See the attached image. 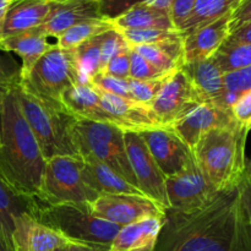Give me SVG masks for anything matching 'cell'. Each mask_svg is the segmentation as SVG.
<instances>
[{"label": "cell", "instance_id": "cell-41", "mask_svg": "<svg viewBox=\"0 0 251 251\" xmlns=\"http://www.w3.org/2000/svg\"><path fill=\"white\" fill-rule=\"evenodd\" d=\"M232 114L235 122L244 129L251 130V91L239 96L232 105Z\"/></svg>", "mask_w": 251, "mask_h": 251}, {"label": "cell", "instance_id": "cell-18", "mask_svg": "<svg viewBox=\"0 0 251 251\" xmlns=\"http://www.w3.org/2000/svg\"><path fill=\"white\" fill-rule=\"evenodd\" d=\"M230 19L232 12L184 37L185 64L211 58L229 36Z\"/></svg>", "mask_w": 251, "mask_h": 251}, {"label": "cell", "instance_id": "cell-35", "mask_svg": "<svg viewBox=\"0 0 251 251\" xmlns=\"http://www.w3.org/2000/svg\"><path fill=\"white\" fill-rule=\"evenodd\" d=\"M172 73H163L157 69L147 59L140 55L135 49L131 48L130 51V78L134 80H152V78H159Z\"/></svg>", "mask_w": 251, "mask_h": 251}, {"label": "cell", "instance_id": "cell-50", "mask_svg": "<svg viewBox=\"0 0 251 251\" xmlns=\"http://www.w3.org/2000/svg\"><path fill=\"white\" fill-rule=\"evenodd\" d=\"M172 1H173V0H153V1L150 2V4L153 5V6L161 7V9L169 10V6H171Z\"/></svg>", "mask_w": 251, "mask_h": 251}, {"label": "cell", "instance_id": "cell-54", "mask_svg": "<svg viewBox=\"0 0 251 251\" xmlns=\"http://www.w3.org/2000/svg\"><path fill=\"white\" fill-rule=\"evenodd\" d=\"M108 251H114V250H112V249H109V250H108Z\"/></svg>", "mask_w": 251, "mask_h": 251}, {"label": "cell", "instance_id": "cell-39", "mask_svg": "<svg viewBox=\"0 0 251 251\" xmlns=\"http://www.w3.org/2000/svg\"><path fill=\"white\" fill-rule=\"evenodd\" d=\"M130 51H131V46L118 51L114 56L110 58V60L105 65L104 70L100 71V73H104L107 75L113 76V77L119 78V80H129Z\"/></svg>", "mask_w": 251, "mask_h": 251}, {"label": "cell", "instance_id": "cell-12", "mask_svg": "<svg viewBox=\"0 0 251 251\" xmlns=\"http://www.w3.org/2000/svg\"><path fill=\"white\" fill-rule=\"evenodd\" d=\"M201 100L183 69L176 71L150 103L154 115L163 127L172 125L195 109Z\"/></svg>", "mask_w": 251, "mask_h": 251}, {"label": "cell", "instance_id": "cell-13", "mask_svg": "<svg viewBox=\"0 0 251 251\" xmlns=\"http://www.w3.org/2000/svg\"><path fill=\"white\" fill-rule=\"evenodd\" d=\"M140 135L166 178L176 176L195 161L193 150L171 127L146 130Z\"/></svg>", "mask_w": 251, "mask_h": 251}, {"label": "cell", "instance_id": "cell-1", "mask_svg": "<svg viewBox=\"0 0 251 251\" xmlns=\"http://www.w3.org/2000/svg\"><path fill=\"white\" fill-rule=\"evenodd\" d=\"M153 251H251V222L239 188L193 212L167 208Z\"/></svg>", "mask_w": 251, "mask_h": 251}, {"label": "cell", "instance_id": "cell-30", "mask_svg": "<svg viewBox=\"0 0 251 251\" xmlns=\"http://www.w3.org/2000/svg\"><path fill=\"white\" fill-rule=\"evenodd\" d=\"M110 28H114V25L112 21H108L105 19L81 22V24L75 25L71 28L66 29L61 36H59L56 46L66 49V50H73L76 47L82 44L83 42L88 41L92 37L98 36V34L103 33Z\"/></svg>", "mask_w": 251, "mask_h": 251}, {"label": "cell", "instance_id": "cell-9", "mask_svg": "<svg viewBox=\"0 0 251 251\" xmlns=\"http://www.w3.org/2000/svg\"><path fill=\"white\" fill-rule=\"evenodd\" d=\"M125 149L136 178L137 188L147 198L158 202L164 208H169L166 190V176L157 166L149 147L140 132L125 131Z\"/></svg>", "mask_w": 251, "mask_h": 251}, {"label": "cell", "instance_id": "cell-27", "mask_svg": "<svg viewBox=\"0 0 251 251\" xmlns=\"http://www.w3.org/2000/svg\"><path fill=\"white\" fill-rule=\"evenodd\" d=\"M183 39H172V41H164L154 44H142V46H134L131 48L163 73H176L185 65Z\"/></svg>", "mask_w": 251, "mask_h": 251}, {"label": "cell", "instance_id": "cell-19", "mask_svg": "<svg viewBox=\"0 0 251 251\" xmlns=\"http://www.w3.org/2000/svg\"><path fill=\"white\" fill-rule=\"evenodd\" d=\"M51 2L43 0H15L0 27V38L15 36L41 26L51 11Z\"/></svg>", "mask_w": 251, "mask_h": 251}, {"label": "cell", "instance_id": "cell-24", "mask_svg": "<svg viewBox=\"0 0 251 251\" xmlns=\"http://www.w3.org/2000/svg\"><path fill=\"white\" fill-rule=\"evenodd\" d=\"M50 47L51 44L48 43L47 37L43 36L37 27L15 36L0 38V50L16 53L21 58V76L28 73Z\"/></svg>", "mask_w": 251, "mask_h": 251}, {"label": "cell", "instance_id": "cell-5", "mask_svg": "<svg viewBox=\"0 0 251 251\" xmlns=\"http://www.w3.org/2000/svg\"><path fill=\"white\" fill-rule=\"evenodd\" d=\"M36 201L32 217L58 232L70 243L110 247L122 228L95 216L90 203L44 205L37 199Z\"/></svg>", "mask_w": 251, "mask_h": 251}, {"label": "cell", "instance_id": "cell-17", "mask_svg": "<svg viewBox=\"0 0 251 251\" xmlns=\"http://www.w3.org/2000/svg\"><path fill=\"white\" fill-rule=\"evenodd\" d=\"M69 243L66 238L39 223L28 213L17 218L11 237L14 251H53Z\"/></svg>", "mask_w": 251, "mask_h": 251}, {"label": "cell", "instance_id": "cell-4", "mask_svg": "<svg viewBox=\"0 0 251 251\" xmlns=\"http://www.w3.org/2000/svg\"><path fill=\"white\" fill-rule=\"evenodd\" d=\"M22 114L38 144L44 159L54 157H80L74 141V125L78 118L66 108L55 107L15 88Z\"/></svg>", "mask_w": 251, "mask_h": 251}, {"label": "cell", "instance_id": "cell-47", "mask_svg": "<svg viewBox=\"0 0 251 251\" xmlns=\"http://www.w3.org/2000/svg\"><path fill=\"white\" fill-rule=\"evenodd\" d=\"M9 86L0 83V141H1V130H2V115H4V100L7 92L10 91Z\"/></svg>", "mask_w": 251, "mask_h": 251}, {"label": "cell", "instance_id": "cell-14", "mask_svg": "<svg viewBox=\"0 0 251 251\" xmlns=\"http://www.w3.org/2000/svg\"><path fill=\"white\" fill-rule=\"evenodd\" d=\"M237 125L239 124L235 122L232 109L215 103H201L189 114L174 123L171 129L193 150L199 139L208 130Z\"/></svg>", "mask_w": 251, "mask_h": 251}, {"label": "cell", "instance_id": "cell-21", "mask_svg": "<svg viewBox=\"0 0 251 251\" xmlns=\"http://www.w3.org/2000/svg\"><path fill=\"white\" fill-rule=\"evenodd\" d=\"M61 103L78 119L117 125L115 120L102 107L100 95L91 83H77L71 86L61 96Z\"/></svg>", "mask_w": 251, "mask_h": 251}, {"label": "cell", "instance_id": "cell-42", "mask_svg": "<svg viewBox=\"0 0 251 251\" xmlns=\"http://www.w3.org/2000/svg\"><path fill=\"white\" fill-rule=\"evenodd\" d=\"M196 0H173L169 6V15L174 27L179 31L181 25L184 24L193 10Z\"/></svg>", "mask_w": 251, "mask_h": 251}, {"label": "cell", "instance_id": "cell-3", "mask_svg": "<svg viewBox=\"0 0 251 251\" xmlns=\"http://www.w3.org/2000/svg\"><path fill=\"white\" fill-rule=\"evenodd\" d=\"M249 130L240 125L206 131L193 149L194 157L218 191L239 185L245 172V145Z\"/></svg>", "mask_w": 251, "mask_h": 251}, {"label": "cell", "instance_id": "cell-32", "mask_svg": "<svg viewBox=\"0 0 251 251\" xmlns=\"http://www.w3.org/2000/svg\"><path fill=\"white\" fill-rule=\"evenodd\" d=\"M120 33L123 34L125 41L131 47L142 46V44H154L159 43V42L183 38V34L178 29H122Z\"/></svg>", "mask_w": 251, "mask_h": 251}, {"label": "cell", "instance_id": "cell-36", "mask_svg": "<svg viewBox=\"0 0 251 251\" xmlns=\"http://www.w3.org/2000/svg\"><path fill=\"white\" fill-rule=\"evenodd\" d=\"M225 91L239 98L240 95L251 91V65L223 75Z\"/></svg>", "mask_w": 251, "mask_h": 251}, {"label": "cell", "instance_id": "cell-48", "mask_svg": "<svg viewBox=\"0 0 251 251\" xmlns=\"http://www.w3.org/2000/svg\"><path fill=\"white\" fill-rule=\"evenodd\" d=\"M14 1L15 0H0V27H1V24L4 21L7 10H9V7L11 6Z\"/></svg>", "mask_w": 251, "mask_h": 251}, {"label": "cell", "instance_id": "cell-38", "mask_svg": "<svg viewBox=\"0 0 251 251\" xmlns=\"http://www.w3.org/2000/svg\"><path fill=\"white\" fill-rule=\"evenodd\" d=\"M100 14L108 21L118 19L131 7L140 4H150L153 0H97Z\"/></svg>", "mask_w": 251, "mask_h": 251}, {"label": "cell", "instance_id": "cell-10", "mask_svg": "<svg viewBox=\"0 0 251 251\" xmlns=\"http://www.w3.org/2000/svg\"><path fill=\"white\" fill-rule=\"evenodd\" d=\"M90 205L95 216L119 227L149 217L163 220L166 213L163 206L139 194H105Z\"/></svg>", "mask_w": 251, "mask_h": 251}, {"label": "cell", "instance_id": "cell-45", "mask_svg": "<svg viewBox=\"0 0 251 251\" xmlns=\"http://www.w3.org/2000/svg\"><path fill=\"white\" fill-rule=\"evenodd\" d=\"M228 39L235 42H244V43H251V22L242 25L238 28L229 32Z\"/></svg>", "mask_w": 251, "mask_h": 251}, {"label": "cell", "instance_id": "cell-34", "mask_svg": "<svg viewBox=\"0 0 251 251\" xmlns=\"http://www.w3.org/2000/svg\"><path fill=\"white\" fill-rule=\"evenodd\" d=\"M130 47L125 41L119 29L110 28L102 33V44H100V70H104L105 65L118 51Z\"/></svg>", "mask_w": 251, "mask_h": 251}, {"label": "cell", "instance_id": "cell-20", "mask_svg": "<svg viewBox=\"0 0 251 251\" xmlns=\"http://www.w3.org/2000/svg\"><path fill=\"white\" fill-rule=\"evenodd\" d=\"M181 69L190 78L201 103H215L222 105L221 102L225 95V74L221 71L212 56L206 60L188 63Z\"/></svg>", "mask_w": 251, "mask_h": 251}, {"label": "cell", "instance_id": "cell-11", "mask_svg": "<svg viewBox=\"0 0 251 251\" xmlns=\"http://www.w3.org/2000/svg\"><path fill=\"white\" fill-rule=\"evenodd\" d=\"M169 208L179 212H193L207 205L220 191L211 184L194 161L183 172L166 178Z\"/></svg>", "mask_w": 251, "mask_h": 251}, {"label": "cell", "instance_id": "cell-40", "mask_svg": "<svg viewBox=\"0 0 251 251\" xmlns=\"http://www.w3.org/2000/svg\"><path fill=\"white\" fill-rule=\"evenodd\" d=\"M21 64L17 63L10 53H0V83L9 87H16L20 83Z\"/></svg>", "mask_w": 251, "mask_h": 251}, {"label": "cell", "instance_id": "cell-2", "mask_svg": "<svg viewBox=\"0 0 251 251\" xmlns=\"http://www.w3.org/2000/svg\"><path fill=\"white\" fill-rule=\"evenodd\" d=\"M15 88H10L4 100L0 174L17 193L36 198L47 161L22 114Z\"/></svg>", "mask_w": 251, "mask_h": 251}, {"label": "cell", "instance_id": "cell-29", "mask_svg": "<svg viewBox=\"0 0 251 251\" xmlns=\"http://www.w3.org/2000/svg\"><path fill=\"white\" fill-rule=\"evenodd\" d=\"M223 74L239 70L251 65V43L226 39L212 55Z\"/></svg>", "mask_w": 251, "mask_h": 251}, {"label": "cell", "instance_id": "cell-25", "mask_svg": "<svg viewBox=\"0 0 251 251\" xmlns=\"http://www.w3.org/2000/svg\"><path fill=\"white\" fill-rule=\"evenodd\" d=\"M36 205V199L17 193L0 174V229L10 243L17 218L25 213L32 216Z\"/></svg>", "mask_w": 251, "mask_h": 251}, {"label": "cell", "instance_id": "cell-8", "mask_svg": "<svg viewBox=\"0 0 251 251\" xmlns=\"http://www.w3.org/2000/svg\"><path fill=\"white\" fill-rule=\"evenodd\" d=\"M98 198L100 195L83 179L81 157L60 156L47 161L39 193L36 196L39 202L44 205L92 203Z\"/></svg>", "mask_w": 251, "mask_h": 251}, {"label": "cell", "instance_id": "cell-33", "mask_svg": "<svg viewBox=\"0 0 251 251\" xmlns=\"http://www.w3.org/2000/svg\"><path fill=\"white\" fill-rule=\"evenodd\" d=\"M172 74L162 76L159 78H152V80H134V78H129L127 80V87H129V92L131 95L132 100L144 103V104H150L154 100V97L158 95L161 88L163 87V85Z\"/></svg>", "mask_w": 251, "mask_h": 251}, {"label": "cell", "instance_id": "cell-37", "mask_svg": "<svg viewBox=\"0 0 251 251\" xmlns=\"http://www.w3.org/2000/svg\"><path fill=\"white\" fill-rule=\"evenodd\" d=\"M90 83L100 88V90L105 91V92L113 93V95L125 98V100H132L131 95L129 92V87H127V80H119V78H115L104 73H98L97 75L91 78Z\"/></svg>", "mask_w": 251, "mask_h": 251}, {"label": "cell", "instance_id": "cell-28", "mask_svg": "<svg viewBox=\"0 0 251 251\" xmlns=\"http://www.w3.org/2000/svg\"><path fill=\"white\" fill-rule=\"evenodd\" d=\"M242 0H196L188 19L181 25L179 32L183 38L195 29L217 21L225 15L234 11Z\"/></svg>", "mask_w": 251, "mask_h": 251}, {"label": "cell", "instance_id": "cell-52", "mask_svg": "<svg viewBox=\"0 0 251 251\" xmlns=\"http://www.w3.org/2000/svg\"><path fill=\"white\" fill-rule=\"evenodd\" d=\"M43 1H48V2H65V1H69V0H43Z\"/></svg>", "mask_w": 251, "mask_h": 251}, {"label": "cell", "instance_id": "cell-16", "mask_svg": "<svg viewBox=\"0 0 251 251\" xmlns=\"http://www.w3.org/2000/svg\"><path fill=\"white\" fill-rule=\"evenodd\" d=\"M51 4V11L47 21L37 27L47 38H58L66 29L81 22L103 19L97 0H69Z\"/></svg>", "mask_w": 251, "mask_h": 251}, {"label": "cell", "instance_id": "cell-49", "mask_svg": "<svg viewBox=\"0 0 251 251\" xmlns=\"http://www.w3.org/2000/svg\"><path fill=\"white\" fill-rule=\"evenodd\" d=\"M0 251H14L12 250L11 243L9 242L5 234L2 233V230L0 229Z\"/></svg>", "mask_w": 251, "mask_h": 251}, {"label": "cell", "instance_id": "cell-22", "mask_svg": "<svg viewBox=\"0 0 251 251\" xmlns=\"http://www.w3.org/2000/svg\"><path fill=\"white\" fill-rule=\"evenodd\" d=\"M163 220L149 217L124 226L113 240L114 251H153Z\"/></svg>", "mask_w": 251, "mask_h": 251}, {"label": "cell", "instance_id": "cell-44", "mask_svg": "<svg viewBox=\"0 0 251 251\" xmlns=\"http://www.w3.org/2000/svg\"><path fill=\"white\" fill-rule=\"evenodd\" d=\"M239 193H240V199H242V202L244 205L245 211H247L248 216L250 218L251 222V178L248 176H243L242 180H240L239 185Z\"/></svg>", "mask_w": 251, "mask_h": 251}, {"label": "cell", "instance_id": "cell-26", "mask_svg": "<svg viewBox=\"0 0 251 251\" xmlns=\"http://www.w3.org/2000/svg\"><path fill=\"white\" fill-rule=\"evenodd\" d=\"M117 29H176L172 22L169 10L151 4H140L113 20Z\"/></svg>", "mask_w": 251, "mask_h": 251}, {"label": "cell", "instance_id": "cell-6", "mask_svg": "<svg viewBox=\"0 0 251 251\" xmlns=\"http://www.w3.org/2000/svg\"><path fill=\"white\" fill-rule=\"evenodd\" d=\"M83 83L74 50L51 46L31 70L20 77L19 87L42 102L65 108L61 96L71 86Z\"/></svg>", "mask_w": 251, "mask_h": 251}, {"label": "cell", "instance_id": "cell-23", "mask_svg": "<svg viewBox=\"0 0 251 251\" xmlns=\"http://www.w3.org/2000/svg\"><path fill=\"white\" fill-rule=\"evenodd\" d=\"M82 159V176L86 184L98 195L105 194H139L144 195L136 186L118 176L113 169L92 156H80Z\"/></svg>", "mask_w": 251, "mask_h": 251}, {"label": "cell", "instance_id": "cell-7", "mask_svg": "<svg viewBox=\"0 0 251 251\" xmlns=\"http://www.w3.org/2000/svg\"><path fill=\"white\" fill-rule=\"evenodd\" d=\"M124 132L122 127L109 123L77 119L74 125V141L80 156L95 157L137 188L125 149Z\"/></svg>", "mask_w": 251, "mask_h": 251}, {"label": "cell", "instance_id": "cell-51", "mask_svg": "<svg viewBox=\"0 0 251 251\" xmlns=\"http://www.w3.org/2000/svg\"><path fill=\"white\" fill-rule=\"evenodd\" d=\"M244 174H245V176H250V178H251V159H250L249 162H248L247 166H245V172H244Z\"/></svg>", "mask_w": 251, "mask_h": 251}, {"label": "cell", "instance_id": "cell-46", "mask_svg": "<svg viewBox=\"0 0 251 251\" xmlns=\"http://www.w3.org/2000/svg\"><path fill=\"white\" fill-rule=\"evenodd\" d=\"M110 247L82 244V243H69L68 244V251H108Z\"/></svg>", "mask_w": 251, "mask_h": 251}, {"label": "cell", "instance_id": "cell-31", "mask_svg": "<svg viewBox=\"0 0 251 251\" xmlns=\"http://www.w3.org/2000/svg\"><path fill=\"white\" fill-rule=\"evenodd\" d=\"M100 44H102V33L92 37L73 49L83 83H90L91 78L102 71L100 70Z\"/></svg>", "mask_w": 251, "mask_h": 251}, {"label": "cell", "instance_id": "cell-53", "mask_svg": "<svg viewBox=\"0 0 251 251\" xmlns=\"http://www.w3.org/2000/svg\"><path fill=\"white\" fill-rule=\"evenodd\" d=\"M53 251H68V245H65V247L58 248V249H55V250H53Z\"/></svg>", "mask_w": 251, "mask_h": 251}, {"label": "cell", "instance_id": "cell-15", "mask_svg": "<svg viewBox=\"0 0 251 251\" xmlns=\"http://www.w3.org/2000/svg\"><path fill=\"white\" fill-rule=\"evenodd\" d=\"M93 87L100 95L102 107L115 120V124L122 127L124 131L141 132L163 127L150 104L125 100L119 96L100 90L96 86Z\"/></svg>", "mask_w": 251, "mask_h": 251}, {"label": "cell", "instance_id": "cell-43", "mask_svg": "<svg viewBox=\"0 0 251 251\" xmlns=\"http://www.w3.org/2000/svg\"><path fill=\"white\" fill-rule=\"evenodd\" d=\"M251 22V0H242L234 11L232 12L230 19V31L238 28L242 25Z\"/></svg>", "mask_w": 251, "mask_h": 251}]
</instances>
